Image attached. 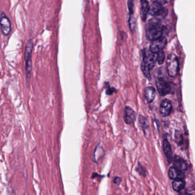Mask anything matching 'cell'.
Here are the masks:
<instances>
[{
  "label": "cell",
  "instance_id": "obj_1",
  "mask_svg": "<svg viewBox=\"0 0 195 195\" xmlns=\"http://www.w3.org/2000/svg\"><path fill=\"white\" fill-rule=\"evenodd\" d=\"M33 47V43L32 39L29 40L25 46V53H24V60L25 63V73H26V80L27 83L28 85L29 83L31 72H32V54Z\"/></svg>",
  "mask_w": 195,
  "mask_h": 195
},
{
  "label": "cell",
  "instance_id": "obj_2",
  "mask_svg": "<svg viewBox=\"0 0 195 195\" xmlns=\"http://www.w3.org/2000/svg\"><path fill=\"white\" fill-rule=\"evenodd\" d=\"M156 86L157 91L161 96L169 94H174L176 86L174 83L166 81L164 78L157 77L156 79Z\"/></svg>",
  "mask_w": 195,
  "mask_h": 195
},
{
  "label": "cell",
  "instance_id": "obj_3",
  "mask_svg": "<svg viewBox=\"0 0 195 195\" xmlns=\"http://www.w3.org/2000/svg\"><path fill=\"white\" fill-rule=\"evenodd\" d=\"M166 67L168 75L173 78L177 76L179 70V62L177 57L174 54H170L166 59Z\"/></svg>",
  "mask_w": 195,
  "mask_h": 195
},
{
  "label": "cell",
  "instance_id": "obj_4",
  "mask_svg": "<svg viewBox=\"0 0 195 195\" xmlns=\"http://www.w3.org/2000/svg\"><path fill=\"white\" fill-rule=\"evenodd\" d=\"M164 32V27L160 24L148 27L146 32V38L149 41H155L162 37Z\"/></svg>",
  "mask_w": 195,
  "mask_h": 195
},
{
  "label": "cell",
  "instance_id": "obj_5",
  "mask_svg": "<svg viewBox=\"0 0 195 195\" xmlns=\"http://www.w3.org/2000/svg\"><path fill=\"white\" fill-rule=\"evenodd\" d=\"M167 43V41L165 37H161L160 38L152 41L150 45V51L153 53H158L162 51L165 47Z\"/></svg>",
  "mask_w": 195,
  "mask_h": 195
},
{
  "label": "cell",
  "instance_id": "obj_6",
  "mask_svg": "<svg viewBox=\"0 0 195 195\" xmlns=\"http://www.w3.org/2000/svg\"><path fill=\"white\" fill-rule=\"evenodd\" d=\"M0 25H1V30L3 34L5 36L9 35L11 31V24L9 18L4 12H2L1 14Z\"/></svg>",
  "mask_w": 195,
  "mask_h": 195
},
{
  "label": "cell",
  "instance_id": "obj_7",
  "mask_svg": "<svg viewBox=\"0 0 195 195\" xmlns=\"http://www.w3.org/2000/svg\"><path fill=\"white\" fill-rule=\"evenodd\" d=\"M143 61L145 62L149 70H151L157 62V53H153L150 51L148 54H146L145 51L143 52Z\"/></svg>",
  "mask_w": 195,
  "mask_h": 195
},
{
  "label": "cell",
  "instance_id": "obj_8",
  "mask_svg": "<svg viewBox=\"0 0 195 195\" xmlns=\"http://www.w3.org/2000/svg\"><path fill=\"white\" fill-rule=\"evenodd\" d=\"M172 110V105L170 100L165 99L161 102L160 106V113L163 117L169 116Z\"/></svg>",
  "mask_w": 195,
  "mask_h": 195
},
{
  "label": "cell",
  "instance_id": "obj_9",
  "mask_svg": "<svg viewBox=\"0 0 195 195\" xmlns=\"http://www.w3.org/2000/svg\"><path fill=\"white\" fill-rule=\"evenodd\" d=\"M168 175L169 179L173 180L183 179L185 177L184 172L180 171L174 167H172L169 169Z\"/></svg>",
  "mask_w": 195,
  "mask_h": 195
},
{
  "label": "cell",
  "instance_id": "obj_10",
  "mask_svg": "<svg viewBox=\"0 0 195 195\" xmlns=\"http://www.w3.org/2000/svg\"><path fill=\"white\" fill-rule=\"evenodd\" d=\"M136 114L135 111L130 107L127 106L124 110V121L128 125L133 123L135 120Z\"/></svg>",
  "mask_w": 195,
  "mask_h": 195
},
{
  "label": "cell",
  "instance_id": "obj_11",
  "mask_svg": "<svg viewBox=\"0 0 195 195\" xmlns=\"http://www.w3.org/2000/svg\"><path fill=\"white\" fill-rule=\"evenodd\" d=\"M162 148L164 153L168 161L170 163L173 161V155H172V151L170 143L169 141L165 139L163 140L162 143Z\"/></svg>",
  "mask_w": 195,
  "mask_h": 195
},
{
  "label": "cell",
  "instance_id": "obj_12",
  "mask_svg": "<svg viewBox=\"0 0 195 195\" xmlns=\"http://www.w3.org/2000/svg\"><path fill=\"white\" fill-rule=\"evenodd\" d=\"M173 162L174 167L180 171L184 172L187 170L188 165L186 161L182 157L178 156H174L173 159Z\"/></svg>",
  "mask_w": 195,
  "mask_h": 195
},
{
  "label": "cell",
  "instance_id": "obj_13",
  "mask_svg": "<svg viewBox=\"0 0 195 195\" xmlns=\"http://www.w3.org/2000/svg\"><path fill=\"white\" fill-rule=\"evenodd\" d=\"M156 92L153 87H147L144 91V96L148 103L152 102L156 96Z\"/></svg>",
  "mask_w": 195,
  "mask_h": 195
},
{
  "label": "cell",
  "instance_id": "obj_14",
  "mask_svg": "<svg viewBox=\"0 0 195 195\" xmlns=\"http://www.w3.org/2000/svg\"><path fill=\"white\" fill-rule=\"evenodd\" d=\"M164 8L162 6V4L157 3H153L149 5L148 13L153 16H158L163 10Z\"/></svg>",
  "mask_w": 195,
  "mask_h": 195
},
{
  "label": "cell",
  "instance_id": "obj_15",
  "mask_svg": "<svg viewBox=\"0 0 195 195\" xmlns=\"http://www.w3.org/2000/svg\"><path fill=\"white\" fill-rule=\"evenodd\" d=\"M149 5L147 0H141V16L143 21L146 20L149 12Z\"/></svg>",
  "mask_w": 195,
  "mask_h": 195
},
{
  "label": "cell",
  "instance_id": "obj_16",
  "mask_svg": "<svg viewBox=\"0 0 195 195\" xmlns=\"http://www.w3.org/2000/svg\"><path fill=\"white\" fill-rule=\"evenodd\" d=\"M173 189L176 192H181L185 185V182L183 179H178L174 180L172 183Z\"/></svg>",
  "mask_w": 195,
  "mask_h": 195
},
{
  "label": "cell",
  "instance_id": "obj_17",
  "mask_svg": "<svg viewBox=\"0 0 195 195\" xmlns=\"http://www.w3.org/2000/svg\"><path fill=\"white\" fill-rule=\"evenodd\" d=\"M141 71H142L144 75L145 76V77L147 78V79L151 80V75L150 73L151 70H149V69L148 67V66L147 65V64L145 63V62H144L143 61L141 62Z\"/></svg>",
  "mask_w": 195,
  "mask_h": 195
},
{
  "label": "cell",
  "instance_id": "obj_18",
  "mask_svg": "<svg viewBox=\"0 0 195 195\" xmlns=\"http://www.w3.org/2000/svg\"><path fill=\"white\" fill-rule=\"evenodd\" d=\"M105 89L106 91V94L108 95H111L114 92H116V90L114 87H111L108 82H105Z\"/></svg>",
  "mask_w": 195,
  "mask_h": 195
},
{
  "label": "cell",
  "instance_id": "obj_19",
  "mask_svg": "<svg viewBox=\"0 0 195 195\" xmlns=\"http://www.w3.org/2000/svg\"><path fill=\"white\" fill-rule=\"evenodd\" d=\"M136 170L140 175L142 176L143 177L146 176V169L141 163L138 164V165L136 167Z\"/></svg>",
  "mask_w": 195,
  "mask_h": 195
},
{
  "label": "cell",
  "instance_id": "obj_20",
  "mask_svg": "<svg viewBox=\"0 0 195 195\" xmlns=\"http://www.w3.org/2000/svg\"><path fill=\"white\" fill-rule=\"evenodd\" d=\"M165 55L164 51H160L157 53V62L159 65H162L165 60Z\"/></svg>",
  "mask_w": 195,
  "mask_h": 195
},
{
  "label": "cell",
  "instance_id": "obj_21",
  "mask_svg": "<svg viewBox=\"0 0 195 195\" xmlns=\"http://www.w3.org/2000/svg\"><path fill=\"white\" fill-rule=\"evenodd\" d=\"M174 138H175V141L177 144H181L182 143L183 137L180 131H176L175 134H174Z\"/></svg>",
  "mask_w": 195,
  "mask_h": 195
},
{
  "label": "cell",
  "instance_id": "obj_22",
  "mask_svg": "<svg viewBox=\"0 0 195 195\" xmlns=\"http://www.w3.org/2000/svg\"><path fill=\"white\" fill-rule=\"evenodd\" d=\"M128 7L129 9V14L132 15L133 14V0H129L128 2Z\"/></svg>",
  "mask_w": 195,
  "mask_h": 195
},
{
  "label": "cell",
  "instance_id": "obj_23",
  "mask_svg": "<svg viewBox=\"0 0 195 195\" xmlns=\"http://www.w3.org/2000/svg\"><path fill=\"white\" fill-rule=\"evenodd\" d=\"M135 20L132 17H131L129 19V26H130V29L131 30H133V28L135 27Z\"/></svg>",
  "mask_w": 195,
  "mask_h": 195
},
{
  "label": "cell",
  "instance_id": "obj_24",
  "mask_svg": "<svg viewBox=\"0 0 195 195\" xmlns=\"http://www.w3.org/2000/svg\"><path fill=\"white\" fill-rule=\"evenodd\" d=\"M121 178L120 177H119V176H116L113 179V182L115 184H117V185H119L121 182Z\"/></svg>",
  "mask_w": 195,
  "mask_h": 195
},
{
  "label": "cell",
  "instance_id": "obj_25",
  "mask_svg": "<svg viewBox=\"0 0 195 195\" xmlns=\"http://www.w3.org/2000/svg\"><path fill=\"white\" fill-rule=\"evenodd\" d=\"M152 1H153V3H159L160 4H164L166 3H167L166 0H151Z\"/></svg>",
  "mask_w": 195,
  "mask_h": 195
},
{
  "label": "cell",
  "instance_id": "obj_26",
  "mask_svg": "<svg viewBox=\"0 0 195 195\" xmlns=\"http://www.w3.org/2000/svg\"><path fill=\"white\" fill-rule=\"evenodd\" d=\"M180 195H192V194H191L190 193H186V192H181Z\"/></svg>",
  "mask_w": 195,
  "mask_h": 195
},
{
  "label": "cell",
  "instance_id": "obj_27",
  "mask_svg": "<svg viewBox=\"0 0 195 195\" xmlns=\"http://www.w3.org/2000/svg\"><path fill=\"white\" fill-rule=\"evenodd\" d=\"M169 1H171V0H166V1H167V2Z\"/></svg>",
  "mask_w": 195,
  "mask_h": 195
}]
</instances>
